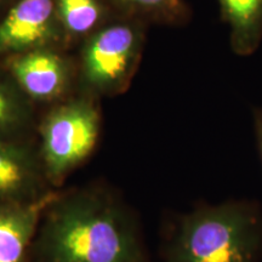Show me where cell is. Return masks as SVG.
<instances>
[{"label":"cell","mask_w":262,"mask_h":262,"mask_svg":"<svg viewBox=\"0 0 262 262\" xmlns=\"http://www.w3.org/2000/svg\"><path fill=\"white\" fill-rule=\"evenodd\" d=\"M31 262H148L137 216L110 186L58 189L42 212Z\"/></svg>","instance_id":"1"},{"label":"cell","mask_w":262,"mask_h":262,"mask_svg":"<svg viewBox=\"0 0 262 262\" xmlns=\"http://www.w3.org/2000/svg\"><path fill=\"white\" fill-rule=\"evenodd\" d=\"M262 209L255 202L199 205L175 221L165 262H258Z\"/></svg>","instance_id":"2"},{"label":"cell","mask_w":262,"mask_h":262,"mask_svg":"<svg viewBox=\"0 0 262 262\" xmlns=\"http://www.w3.org/2000/svg\"><path fill=\"white\" fill-rule=\"evenodd\" d=\"M102 129L100 100L77 93L45 108L39 116L37 143L42 168L52 188L61 189L71 173L97 147Z\"/></svg>","instance_id":"3"},{"label":"cell","mask_w":262,"mask_h":262,"mask_svg":"<svg viewBox=\"0 0 262 262\" xmlns=\"http://www.w3.org/2000/svg\"><path fill=\"white\" fill-rule=\"evenodd\" d=\"M147 26L117 16L88 38L75 60L78 91L98 100L125 93L142 60Z\"/></svg>","instance_id":"4"},{"label":"cell","mask_w":262,"mask_h":262,"mask_svg":"<svg viewBox=\"0 0 262 262\" xmlns=\"http://www.w3.org/2000/svg\"><path fill=\"white\" fill-rule=\"evenodd\" d=\"M0 63L37 108L50 107L78 91L77 62L64 54V49L22 52Z\"/></svg>","instance_id":"5"},{"label":"cell","mask_w":262,"mask_h":262,"mask_svg":"<svg viewBox=\"0 0 262 262\" xmlns=\"http://www.w3.org/2000/svg\"><path fill=\"white\" fill-rule=\"evenodd\" d=\"M48 48H68L55 0H15L0 17V60Z\"/></svg>","instance_id":"6"},{"label":"cell","mask_w":262,"mask_h":262,"mask_svg":"<svg viewBox=\"0 0 262 262\" xmlns=\"http://www.w3.org/2000/svg\"><path fill=\"white\" fill-rule=\"evenodd\" d=\"M55 191L42 168L37 139L0 143V202H34Z\"/></svg>","instance_id":"7"},{"label":"cell","mask_w":262,"mask_h":262,"mask_svg":"<svg viewBox=\"0 0 262 262\" xmlns=\"http://www.w3.org/2000/svg\"><path fill=\"white\" fill-rule=\"evenodd\" d=\"M57 191L34 202H0V262H31L41 215Z\"/></svg>","instance_id":"8"},{"label":"cell","mask_w":262,"mask_h":262,"mask_svg":"<svg viewBox=\"0 0 262 262\" xmlns=\"http://www.w3.org/2000/svg\"><path fill=\"white\" fill-rule=\"evenodd\" d=\"M38 108L0 63V143L37 139Z\"/></svg>","instance_id":"9"},{"label":"cell","mask_w":262,"mask_h":262,"mask_svg":"<svg viewBox=\"0 0 262 262\" xmlns=\"http://www.w3.org/2000/svg\"><path fill=\"white\" fill-rule=\"evenodd\" d=\"M67 47L83 44L95 32L116 18L107 0H55Z\"/></svg>","instance_id":"10"},{"label":"cell","mask_w":262,"mask_h":262,"mask_svg":"<svg viewBox=\"0 0 262 262\" xmlns=\"http://www.w3.org/2000/svg\"><path fill=\"white\" fill-rule=\"evenodd\" d=\"M221 17L229 27L231 48L249 56L262 40V0H217Z\"/></svg>","instance_id":"11"},{"label":"cell","mask_w":262,"mask_h":262,"mask_svg":"<svg viewBox=\"0 0 262 262\" xmlns=\"http://www.w3.org/2000/svg\"><path fill=\"white\" fill-rule=\"evenodd\" d=\"M117 15L164 26H182L191 18L185 0H107Z\"/></svg>","instance_id":"12"},{"label":"cell","mask_w":262,"mask_h":262,"mask_svg":"<svg viewBox=\"0 0 262 262\" xmlns=\"http://www.w3.org/2000/svg\"><path fill=\"white\" fill-rule=\"evenodd\" d=\"M253 119H254L255 139H256L258 156H260V159L262 163V108H256V110H254Z\"/></svg>","instance_id":"13"},{"label":"cell","mask_w":262,"mask_h":262,"mask_svg":"<svg viewBox=\"0 0 262 262\" xmlns=\"http://www.w3.org/2000/svg\"><path fill=\"white\" fill-rule=\"evenodd\" d=\"M15 0H0V17L5 14V11L12 5Z\"/></svg>","instance_id":"14"}]
</instances>
